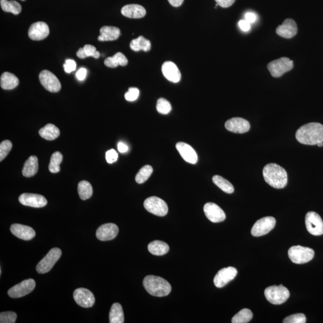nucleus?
I'll use <instances>...</instances> for the list:
<instances>
[{
    "label": "nucleus",
    "instance_id": "c03bdc74",
    "mask_svg": "<svg viewBox=\"0 0 323 323\" xmlns=\"http://www.w3.org/2000/svg\"><path fill=\"white\" fill-rule=\"evenodd\" d=\"M139 95H140V90L136 87H130L128 91L125 93V98L128 101L132 102L137 100Z\"/></svg>",
    "mask_w": 323,
    "mask_h": 323
},
{
    "label": "nucleus",
    "instance_id": "4468645a",
    "mask_svg": "<svg viewBox=\"0 0 323 323\" xmlns=\"http://www.w3.org/2000/svg\"><path fill=\"white\" fill-rule=\"evenodd\" d=\"M237 273L236 268L234 267L230 266L221 269L215 275L214 279V284L216 287H223L236 278Z\"/></svg>",
    "mask_w": 323,
    "mask_h": 323
},
{
    "label": "nucleus",
    "instance_id": "72a5a7b5",
    "mask_svg": "<svg viewBox=\"0 0 323 323\" xmlns=\"http://www.w3.org/2000/svg\"><path fill=\"white\" fill-rule=\"evenodd\" d=\"M77 57L81 59L92 57L98 59L100 57V53L97 51L96 47L90 44H86L83 48H80L76 53Z\"/></svg>",
    "mask_w": 323,
    "mask_h": 323
},
{
    "label": "nucleus",
    "instance_id": "412c9836",
    "mask_svg": "<svg viewBox=\"0 0 323 323\" xmlns=\"http://www.w3.org/2000/svg\"><path fill=\"white\" fill-rule=\"evenodd\" d=\"M10 231L13 235L18 238L29 241L36 236V232L31 227L21 225V224H13L10 227Z\"/></svg>",
    "mask_w": 323,
    "mask_h": 323
},
{
    "label": "nucleus",
    "instance_id": "6e6552de",
    "mask_svg": "<svg viewBox=\"0 0 323 323\" xmlns=\"http://www.w3.org/2000/svg\"><path fill=\"white\" fill-rule=\"evenodd\" d=\"M144 207L149 213L159 217H164L168 212L167 203L156 196H151L146 199L144 202Z\"/></svg>",
    "mask_w": 323,
    "mask_h": 323
},
{
    "label": "nucleus",
    "instance_id": "b1692460",
    "mask_svg": "<svg viewBox=\"0 0 323 323\" xmlns=\"http://www.w3.org/2000/svg\"><path fill=\"white\" fill-rule=\"evenodd\" d=\"M121 13L125 17L133 19L142 18L146 14V10L138 4H128L122 7Z\"/></svg>",
    "mask_w": 323,
    "mask_h": 323
},
{
    "label": "nucleus",
    "instance_id": "aec40b11",
    "mask_svg": "<svg viewBox=\"0 0 323 323\" xmlns=\"http://www.w3.org/2000/svg\"><path fill=\"white\" fill-rule=\"evenodd\" d=\"M276 33L285 39H292L298 33V26L292 19H287L276 29Z\"/></svg>",
    "mask_w": 323,
    "mask_h": 323
},
{
    "label": "nucleus",
    "instance_id": "c85d7f7f",
    "mask_svg": "<svg viewBox=\"0 0 323 323\" xmlns=\"http://www.w3.org/2000/svg\"><path fill=\"white\" fill-rule=\"evenodd\" d=\"M148 250L152 255L163 256L169 252L170 247L167 243L156 240L149 244Z\"/></svg>",
    "mask_w": 323,
    "mask_h": 323
},
{
    "label": "nucleus",
    "instance_id": "bb28decb",
    "mask_svg": "<svg viewBox=\"0 0 323 323\" xmlns=\"http://www.w3.org/2000/svg\"><path fill=\"white\" fill-rule=\"evenodd\" d=\"M19 79L18 77L9 72H5L2 74L0 79V84L2 89L12 90L18 86Z\"/></svg>",
    "mask_w": 323,
    "mask_h": 323
},
{
    "label": "nucleus",
    "instance_id": "37998d69",
    "mask_svg": "<svg viewBox=\"0 0 323 323\" xmlns=\"http://www.w3.org/2000/svg\"><path fill=\"white\" fill-rule=\"evenodd\" d=\"M306 322V316L301 313L291 315L283 320L284 323H305Z\"/></svg>",
    "mask_w": 323,
    "mask_h": 323
},
{
    "label": "nucleus",
    "instance_id": "9b49d317",
    "mask_svg": "<svg viewBox=\"0 0 323 323\" xmlns=\"http://www.w3.org/2000/svg\"><path fill=\"white\" fill-rule=\"evenodd\" d=\"M36 287V281L33 279H28L19 283L8 291V295L12 298L23 297L33 292Z\"/></svg>",
    "mask_w": 323,
    "mask_h": 323
},
{
    "label": "nucleus",
    "instance_id": "58836bf2",
    "mask_svg": "<svg viewBox=\"0 0 323 323\" xmlns=\"http://www.w3.org/2000/svg\"><path fill=\"white\" fill-rule=\"evenodd\" d=\"M153 173V168L151 165H145L141 168L136 175L135 181L138 184H142L148 180Z\"/></svg>",
    "mask_w": 323,
    "mask_h": 323
},
{
    "label": "nucleus",
    "instance_id": "a19ab883",
    "mask_svg": "<svg viewBox=\"0 0 323 323\" xmlns=\"http://www.w3.org/2000/svg\"><path fill=\"white\" fill-rule=\"evenodd\" d=\"M12 143L9 140L2 141L0 145V161L6 157L12 149Z\"/></svg>",
    "mask_w": 323,
    "mask_h": 323
},
{
    "label": "nucleus",
    "instance_id": "7c9ffc66",
    "mask_svg": "<svg viewBox=\"0 0 323 323\" xmlns=\"http://www.w3.org/2000/svg\"><path fill=\"white\" fill-rule=\"evenodd\" d=\"M151 42L143 36H140L137 39L132 40L130 43V49L135 52L140 51V50L148 52L151 49Z\"/></svg>",
    "mask_w": 323,
    "mask_h": 323
},
{
    "label": "nucleus",
    "instance_id": "f704fd0d",
    "mask_svg": "<svg viewBox=\"0 0 323 323\" xmlns=\"http://www.w3.org/2000/svg\"><path fill=\"white\" fill-rule=\"evenodd\" d=\"M213 183L225 193L231 194L234 192L233 185L226 179L220 175H215L213 177Z\"/></svg>",
    "mask_w": 323,
    "mask_h": 323
},
{
    "label": "nucleus",
    "instance_id": "20e7f679",
    "mask_svg": "<svg viewBox=\"0 0 323 323\" xmlns=\"http://www.w3.org/2000/svg\"><path fill=\"white\" fill-rule=\"evenodd\" d=\"M266 299L273 305H281L289 299L290 292L284 285H273L267 287L265 290Z\"/></svg>",
    "mask_w": 323,
    "mask_h": 323
},
{
    "label": "nucleus",
    "instance_id": "5fc2aeb1",
    "mask_svg": "<svg viewBox=\"0 0 323 323\" xmlns=\"http://www.w3.org/2000/svg\"><path fill=\"white\" fill-rule=\"evenodd\" d=\"M317 146H319V147H323V142L320 143L318 144Z\"/></svg>",
    "mask_w": 323,
    "mask_h": 323
},
{
    "label": "nucleus",
    "instance_id": "c9c22d12",
    "mask_svg": "<svg viewBox=\"0 0 323 323\" xmlns=\"http://www.w3.org/2000/svg\"><path fill=\"white\" fill-rule=\"evenodd\" d=\"M78 193L82 200H87L92 196L93 189L92 185L87 181H82L78 185Z\"/></svg>",
    "mask_w": 323,
    "mask_h": 323
},
{
    "label": "nucleus",
    "instance_id": "a878e982",
    "mask_svg": "<svg viewBox=\"0 0 323 323\" xmlns=\"http://www.w3.org/2000/svg\"><path fill=\"white\" fill-rule=\"evenodd\" d=\"M39 161L36 156H31L23 165L22 174L24 177H33L38 172Z\"/></svg>",
    "mask_w": 323,
    "mask_h": 323
},
{
    "label": "nucleus",
    "instance_id": "09e8293b",
    "mask_svg": "<svg viewBox=\"0 0 323 323\" xmlns=\"http://www.w3.org/2000/svg\"><path fill=\"white\" fill-rule=\"evenodd\" d=\"M87 74V70L86 68H81L77 71L76 76L77 79L79 81H84V80L86 78Z\"/></svg>",
    "mask_w": 323,
    "mask_h": 323
},
{
    "label": "nucleus",
    "instance_id": "f257e3e1",
    "mask_svg": "<svg viewBox=\"0 0 323 323\" xmlns=\"http://www.w3.org/2000/svg\"><path fill=\"white\" fill-rule=\"evenodd\" d=\"M296 138L303 145H317L323 142V125L315 122L304 125L296 131Z\"/></svg>",
    "mask_w": 323,
    "mask_h": 323
},
{
    "label": "nucleus",
    "instance_id": "1a4fd4ad",
    "mask_svg": "<svg viewBox=\"0 0 323 323\" xmlns=\"http://www.w3.org/2000/svg\"><path fill=\"white\" fill-rule=\"evenodd\" d=\"M307 230L312 236H319L323 234V221L319 214L310 212L305 216Z\"/></svg>",
    "mask_w": 323,
    "mask_h": 323
},
{
    "label": "nucleus",
    "instance_id": "e433bc0d",
    "mask_svg": "<svg viewBox=\"0 0 323 323\" xmlns=\"http://www.w3.org/2000/svg\"><path fill=\"white\" fill-rule=\"evenodd\" d=\"M253 314L248 309H242L232 319V323H247L252 319Z\"/></svg>",
    "mask_w": 323,
    "mask_h": 323
},
{
    "label": "nucleus",
    "instance_id": "79ce46f5",
    "mask_svg": "<svg viewBox=\"0 0 323 323\" xmlns=\"http://www.w3.org/2000/svg\"><path fill=\"white\" fill-rule=\"evenodd\" d=\"M17 319V314L14 312H2L0 314V323H14Z\"/></svg>",
    "mask_w": 323,
    "mask_h": 323
},
{
    "label": "nucleus",
    "instance_id": "a18cd8bd",
    "mask_svg": "<svg viewBox=\"0 0 323 323\" xmlns=\"http://www.w3.org/2000/svg\"><path fill=\"white\" fill-rule=\"evenodd\" d=\"M106 158L108 164H113L118 159V154L114 149H110L106 152Z\"/></svg>",
    "mask_w": 323,
    "mask_h": 323
},
{
    "label": "nucleus",
    "instance_id": "c756f323",
    "mask_svg": "<svg viewBox=\"0 0 323 323\" xmlns=\"http://www.w3.org/2000/svg\"><path fill=\"white\" fill-rule=\"evenodd\" d=\"M128 59L121 52H117L113 57H108L104 61V64L109 68H116L119 65L126 66Z\"/></svg>",
    "mask_w": 323,
    "mask_h": 323
},
{
    "label": "nucleus",
    "instance_id": "5701e85b",
    "mask_svg": "<svg viewBox=\"0 0 323 323\" xmlns=\"http://www.w3.org/2000/svg\"><path fill=\"white\" fill-rule=\"evenodd\" d=\"M176 149L186 162L191 164H196L197 162V154L190 145L185 143L179 142L176 145Z\"/></svg>",
    "mask_w": 323,
    "mask_h": 323
},
{
    "label": "nucleus",
    "instance_id": "de8ad7c7",
    "mask_svg": "<svg viewBox=\"0 0 323 323\" xmlns=\"http://www.w3.org/2000/svg\"><path fill=\"white\" fill-rule=\"evenodd\" d=\"M218 6L223 8H228L232 6L236 0H215Z\"/></svg>",
    "mask_w": 323,
    "mask_h": 323
},
{
    "label": "nucleus",
    "instance_id": "6ab92c4d",
    "mask_svg": "<svg viewBox=\"0 0 323 323\" xmlns=\"http://www.w3.org/2000/svg\"><path fill=\"white\" fill-rule=\"evenodd\" d=\"M225 128L227 130L232 132L244 133L250 130V124L247 120L241 117H234L226 121Z\"/></svg>",
    "mask_w": 323,
    "mask_h": 323
},
{
    "label": "nucleus",
    "instance_id": "f8f14e48",
    "mask_svg": "<svg viewBox=\"0 0 323 323\" xmlns=\"http://www.w3.org/2000/svg\"><path fill=\"white\" fill-rule=\"evenodd\" d=\"M39 80L43 86L50 92H58L61 89L60 81L51 72L42 71L39 75Z\"/></svg>",
    "mask_w": 323,
    "mask_h": 323
},
{
    "label": "nucleus",
    "instance_id": "39448f33",
    "mask_svg": "<svg viewBox=\"0 0 323 323\" xmlns=\"http://www.w3.org/2000/svg\"><path fill=\"white\" fill-rule=\"evenodd\" d=\"M315 252L312 248L296 245L290 248L288 255L291 261L296 264L309 262L313 258Z\"/></svg>",
    "mask_w": 323,
    "mask_h": 323
},
{
    "label": "nucleus",
    "instance_id": "8fccbe9b",
    "mask_svg": "<svg viewBox=\"0 0 323 323\" xmlns=\"http://www.w3.org/2000/svg\"><path fill=\"white\" fill-rule=\"evenodd\" d=\"M240 29L243 31H248L250 29V23L246 20H241L238 23Z\"/></svg>",
    "mask_w": 323,
    "mask_h": 323
},
{
    "label": "nucleus",
    "instance_id": "f3484780",
    "mask_svg": "<svg viewBox=\"0 0 323 323\" xmlns=\"http://www.w3.org/2000/svg\"><path fill=\"white\" fill-rule=\"evenodd\" d=\"M49 34V28L44 22H37L32 24L28 30V36L33 41H42Z\"/></svg>",
    "mask_w": 323,
    "mask_h": 323
},
{
    "label": "nucleus",
    "instance_id": "ea45409f",
    "mask_svg": "<svg viewBox=\"0 0 323 323\" xmlns=\"http://www.w3.org/2000/svg\"><path fill=\"white\" fill-rule=\"evenodd\" d=\"M156 109L159 113L167 114L172 111V107L169 101L164 98H160L157 100Z\"/></svg>",
    "mask_w": 323,
    "mask_h": 323
},
{
    "label": "nucleus",
    "instance_id": "4be33fe9",
    "mask_svg": "<svg viewBox=\"0 0 323 323\" xmlns=\"http://www.w3.org/2000/svg\"><path fill=\"white\" fill-rule=\"evenodd\" d=\"M162 72L163 75L164 76L168 81L172 83H178L181 79V73L177 65L171 61L163 64L162 66Z\"/></svg>",
    "mask_w": 323,
    "mask_h": 323
},
{
    "label": "nucleus",
    "instance_id": "423d86ee",
    "mask_svg": "<svg viewBox=\"0 0 323 323\" xmlns=\"http://www.w3.org/2000/svg\"><path fill=\"white\" fill-rule=\"evenodd\" d=\"M271 76L279 78L293 68V61L287 57H282L272 61L267 65Z\"/></svg>",
    "mask_w": 323,
    "mask_h": 323
},
{
    "label": "nucleus",
    "instance_id": "a211bd4d",
    "mask_svg": "<svg viewBox=\"0 0 323 323\" xmlns=\"http://www.w3.org/2000/svg\"><path fill=\"white\" fill-rule=\"evenodd\" d=\"M118 233L119 228L115 224L106 223L99 227L96 236L100 241H110L115 238Z\"/></svg>",
    "mask_w": 323,
    "mask_h": 323
},
{
    "label": "nucleus",
    "instance_id": "3c124183",
    "mask_svg": "<svg viewBox=\"0 0 323 323\" xmlns=\"http://www.w3.org/2000/svg\"><path fill=\"white\" fill-rule=\"evenodd\" d=\"M245 19L250 23H254L256 21V16L254 13L247 12L245 13Z\"/></svg>",
    "mask_w": 323,
    "mask_h": 323
},
{
    "label": "nucleus",
    "instance_id": "6e6d98bb",
    "mask_svg": "<svg viewBox=\"0 0 323 323\" xmlns=\"http://www.w3.org/2000/svg\"><path fill=\"white\" fill-rule=\"evenodd\" d=\"M22 1H25V0H22Z\"/></svg>",
    "mask_w": 323,
    "mask_h": 323
},
{
    "label": "nucleus",
    "instance_id": "2f4dec72",
    "mask_svg": "<svg viewBox=\"0 0 323 323\" xmlns=\"http://www.w3.org/2000/svg\"><path fill=\"white\" fill-rule=\"evenodd\" d=\"M109 320L110 323H124V314L121 304L115 303L112 305L109 314Z\"/></svg>",
    "mask_w": 323,
    "mask_h": 323
},
{
    "label": "nucleus",
    "instance_id": "ddd939ff",
    "mask_svg": "<svg viewBox=\"0 0 323 323\" xmlns=\"http://www.w3.org/2000/svg\"><path fill=\"white\" fill-rule=\"evenodd\" d=\"M73 298L76 302L83 308H90L94 305V295L90 290L85 288H79L74 291Z\"/></svg>",
    "mask_w": 323,
    "mask_h": 323
},
{
    "label": "nucleus",
    "instance_id": "49530a36",
    "mask_svg": "<svg viewBox=\"0 0 323 323\" xmlns=\"http://www.w3.org/2000/svg\"><path fill=\"white\" fill-rule=\"evenodd\" d=\"M64 68L66 73H71L76 70V63L73 60H66L64 64Z\"/></svg>",
    "mask_w": 323,
    "mask_h": 323
},
{
    "label": "nucleus",
    "instance_id": "f03ea898",
    "mask_svg": "<svg viewBox=\"0 0 323 323\" xmlns=\"http://www.w3.org/2000/svg\"><path fill=\"white\" fill-rule=\"evenodd\" d=\"M264 179L269 185L276 189H282L287 185V173L277 164H269L263 170Z\"/></svg>",
    "mask_w": 323,
    "mask_h": 323
},
{
    "label": "nucleus",
    "instance_id": "603ef678",
    "mask_svg": "<svg viewBox=\"0 0 323 323\" xmlns=\"http://www.w3.org/2000/svg\"><path fill=\"white\" fill-rule=\"evenodd\" d=\"M117 149H118L119 151L121 152V153H126L128 151V147L127 145L122 142H119L118 143V145H117Z\"/></svg>",
    "mask_w": 323,
    "mask_h": 323
},
{
    "label": "nucleus",
    "instance_id": "2eb2a0df",
    "mask_svg": "<svg viewBox=\"0 0 323 323\" xmlns=\"http://www.w3.org/2000/svg\"><path fill=\"white\" fill-rule=\"evenodd\" d=\"M204 212L208 219L213 223H220L226 219V215L215 203L208 202L204 205Z\"/></svg>",
    "mask_w": 323,
    "mask_h": 323
},
{
    "label": "nucleus",
    "instance_id": "864d4df0",
    "mask_svg": "<svg viewBox=\"0 0 323 323\" xmlns=\"http://www.w3.org/2000/svg\"><path fill=\"white\" fill-rule=\"evenodd\" d=\"M168 1L172 6L177 7L183 4L184 0H168Z\"/></svg>",
    "mask_w": 323,
    "mask_h": 323
},
{
    "label": "nucleus",
    "instance_id": "7ed1b4c3",
    "mask_svg": "<svg viewBox=\"0 0 323 323\" xmlns=\"http://www.w3.org/2000/svg\"><path fill=\"white\" fill-rule=\"evenodd\" d=\"M143 285L149 294L156 297H164L172 292V286L163 278L148 276L143 280Z\"/></svg>",
    "mask_w": 323,
    "mask_h": 323
},
{
    "label": "nucleus",
    "instance_id": "dca6fc26",
    "mask_svg": "<svg viewBox=\"0 0 323 323\" xmlns=\"http://www.w3.org/2000/svg\"><path fill=\"white\" fill-rule=\"evenodd\" d=\"M19 201L21 204L34 208H42L46 206L47 199L41 194H23L19 197Z\"/></svg>",
    "mask_w": 323,
    "mask_h": 323
},
{
    "label": "nucleus",
    "instance_id": "0eeeda50",
    "mask_svg": "<svg viewBox=\"0 0 323 323\" xmlns=\"http://www.w3.org/2000/svg\"><path fill=\"white\" fill-rule=\"evenodd\" d=\"M62 252L58 248L50 250L46 256L37 265L36 270L39 274H46L52 269L60 259Z\"/></svg>",
    "mask_w": 323,
    "mask_h": 323
},
{
    "label": "nucleus",
    "instance_id": "473e14b6",
    "mask_svg": "<svg viewBox=\"0 0 323 323\" xmlns=\"http://www.w3.org/2000/svg\"><path fill=\"white\" fill-rule=\"evenodd\" d=\"M1 9L5 12L12 13L13 15H17L22 11V6L16 1H8V0H0Z\"/></svg>",
    "mask_w": 323,
    "mask_h": 323
},
{
    "label": "nucleus",
    "instance_id": "9d476101",
    "mask_svg": "<svg viewBox=\"0 0 323 323\" xmlns=\"http://www.w3.org/2000/svg\"><path fill=\"white\" fill-rule=\"evenodd\" d=\"M276 225V220L273 217L261 218L253 225L251 233L256 237L265 236L271 232Z\"/></svg>",
    "mask_w": 323,
    "mask_h": 323
},
{
    "label": "nucleus",
    "instance_id": "cd10ccee",
    "mask_svg": "<svg viewBox=\"0 0 323 323\" xmlns=\"http://www.w3.org/2000/svg\"><path fill=\"white\" fill-rule=\"evenodd\" d=\"M39 134L45 140L52 141L60 135V130L55 125L49 124L39 130Z\"/></svg>",
    "mask_w": 323,
    "mask_h": 323
},
{
    "label": "nucleus",
    "instance_id": "393cba45",
    "mask_svg": "<svg viewBox=\"0 0 323 323\" xmlns=\"http://www.w3.org/2000/svg\"><path fill=\"white\" fill-rule=\"evenodd\" d=\"M121 36V31L115 26H104L100 29V35L98 37L99 41H114Z\"/></svg>",
    "mask_w": 323,
    "mask_h": 323
},
{
    "label": "nucleus",
    "instance_id": "4c0bfd02",
    "mask_svg": "<svg viewBox=\"0 0 323 323\" xmlns=\"http://www.w3.org/2000/svg\"><path fill=\"white\" fill-rule=\"evenodd\" d=\"M63 159V154L60 151H56L53 153L50 159L49 169L52 173H57L60 172V164Z\"/></svg>",
    "mask_w": 323,
    "mask_h": 323
}]
</instances>
